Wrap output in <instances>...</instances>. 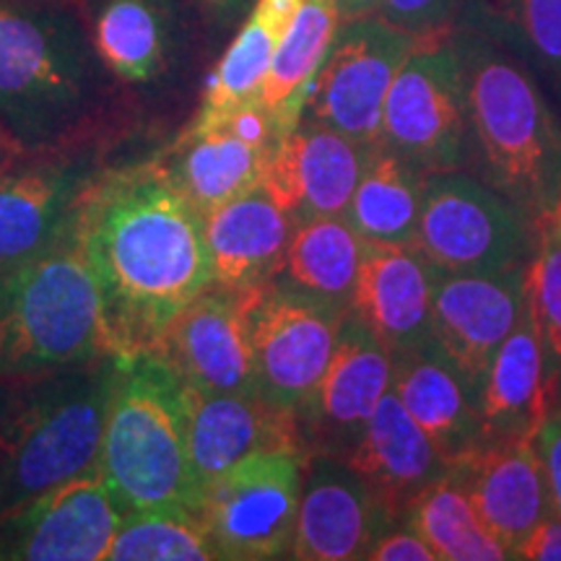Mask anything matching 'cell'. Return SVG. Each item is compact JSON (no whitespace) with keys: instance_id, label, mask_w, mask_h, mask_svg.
<instances>
[{"instance_id":"1","label":"cell","mask_w":561,"mask_h":561,"mask_svg":"<svg viewBox=\"0 0 561 561\" xmlns=\"http://www.w3.org/2000/svg\"><path fill=\"white\" fill-rule=\"evenodd\" d=\"M102 297L110 351L153 354L172 320L214 280L203 219L157 161L104 170L76 219Z\"/></svg>"},{"instance_id":"2","label":"cell","mask_w":561,"mask_h":561,"mask_svg":"<svg viewBox=\"0 0 561 561\" xmlns=\"http://www.w3.org/2000/svg\"><path fill=\"white\" fill-rule=\"evenodd\" d=\"M0 125L24 153L102 146L138 128L70 0H0Z\"/></svg>"},{"instance_id":"3","label":"cell","mask_w":561,"mask_h":561,"mask_svg":"<svg viewBox=\"0 0 561 561\" xmlns=\"http://www.w3.org/2000/svg\"><path fill=\"white\" fill-rule=\"evenodd\" d=\"M121 356L0 377V515L100 471Z\"/></svg>"},{"instance_id":"4","label":"cell","mask_w":561,"mask_h":561,"mask_svg":"<svg viewBox=\"0 0 561 561\" xmlns=\"http://www.w3.org/2000/svg\"><path fill=\"white\" fill-rule=\"evenodd\" d=\"M455 42L471 110L473 167L541 234L561 219V121L515 55L476 32Z\"/></svg>"},{"instance_id":"5","label":"cell","mask_w":561,"mask_h":561,"mask_svg":"<svg viewBox=\"0 0 561 561\" xmlns=\"http://www.w3.org/2000/svg\"><path fill=\"white\" fill-rule=\"evenodd\" d=\"M100 473L125 515L198 507L187 385L159 354L121 362L104 426Z\"/></svg>"},{"instance_id":"6","label":"cell","mask_w":561,"mask_h":561,"mask_svg":"<svg viewBox=\"0 0 561 561\" xmlns=\"http://www.w3.org/2000/svg\"><path fill=\"white\" fill-rule=\"evenodd\" d=\"M107 354L102 297L73 224L50 250L0 278V377L42 375Z\"/></svg>"},{"instance_id":"7","label":"cell","mask_w":561,"mask_h":561,"mask_svg":"<svg viewBox=\"0 0 561 561\" xmlns=\"http://www.w3.org/2000/svg\"><path fill=\"white\" fill-rule=\"evenodd\" d=\"M421 178L468 172L476 144L466 73L455 37L424 34L398 70L382 107L380 140Z\"/></svg>"},{"instance_id":"8","label":"cell","mask_w":561,"mask_h":561,"mask_svg":"<svg viewBox=\"0 0 561 561\" xmlns=\"http://www.w3.org/2000/svg\"><path fill=\"white\" fill-rule=\"evenodd\" d=\"M538 229L471 172L426 174L413 248L439 273H502L528 265Z\"/></svg>"},{"instance_id":"9","label":"cell","mask_w":561,"mask_h":561,"mask_svg":"<svg viewBox=\"0 0 561 561\" xmlns=\"http://www.w3.org/2000/svg\"><path fill=\"white\" fill-rule=\"evenodd\" d=\"M96 53L121 87L138 128L167 125V102L180 89L191 50L182 0H89Z\"/></svg>"},{"instance_id":"10","label":"cell","mask_w":561,"mask_h":561,"mask_svg":"<svg viewBox=\"0 0 561 561\" xmlns=\"http://www.w3.org/2000/svg\"><path fill=\"white\" fill-rule=\"evenodd\" d=\"M307 455L257 453L201 489L198 512L216 557L286 559L297 525Z\"/></svg>"},{"instance_id":"11","label":"cell","mask_w":561,"mask_h":561,"mask_svg":"<svg viewBox=\"0 0 561 561\" xmlns=\"http://www.w3.org/2000/svg\"><path fill=\"white\" fill-rule=\"evenodd\" d=\"M416 45V34L377 13L343 21L307 87L299 121L328 125L364 146H375L388 91Z\"/></svg>"},{"instance_id":"12","label":"cell","mask_w":561,"mask_h":561,"mask_svg":"<svg viewBox=\"0 0 561 561\" xmlns=\"http://www.w3.org/2000/svg\"><path fill=\"white\" fill-rule=\"evenodd\" d=\"M110 149L21 153L0 172V278L66 237L102 172Z\"/></svg>"},{"instance_id":"13","label":"cell","mask_w":561,"mask_h":561,"mask_svg":"<svg viewBox=\"0 0 561 561\" xmlns=\"http://www.w3.org/2000/svg\"><path fill=\"white\" fill-rule=\"evenodd\" d=\"M265 286H227L210 280L172 320L153 354L170 364L187 388L198 392H261L252 320Z\"/></svg>"},{"instance_id":"14","label":"cell","mask_w":561,"mask_h":561,"mask_svg":"<svg viewBox=\"0 0 561 561\" xmlns=\"http://www.w3.org/2000/svg\"><path fill=\"white\" fill-rule=\"evenodd\" d=\"M348 310L273 278L252 320L257 390L297 411L325 375Z\"/></svg>"},{"instance_id":"15","label":"cell","mask_w":561,"mask_h":561,"mask_svg":"<svg viewBox=\"0 0 561 561\" xmlns=\"http://www.w3.org/2000/svg\"><path fill=\"white\" fill-rule=\"evenodd\" d=\"M390 382L392 354L348 310L325 375L312 396L294 411L305 453L346 458L362 439Z\"/></svg>"},{"instance_id":"16","label":"cell","mask_w":561,"mask_h":561,"mask_svg":"<svg viewBox=\"0 0 561 561\" xmlns=\"http://www.w3.org/2000/svg\"><path fill=\"white\" fill-rule=\"evenodd\" d=\"M125 512L100 471L60 483L0 515V559L100 561Z\"/></svg>"},{"instance_id":"17","label":"cell","mask_w":561,"mask_h":561,"mask_svg":"<svg viewBox=\"0 0 561 561\" xmlns=\"http://www.w3.org/2000/svg\"><path fill=\"white\" fill-rule=\"evenodd\" d=\"M396 523L346 458L307 455L289 559L356 561Z\"/></svg>"},{"instance_id":"18","label":"cell","mask_w":561,"mask_h":561,"mask_svg":"<svg viewBox=\"0 0 561 561\" xmlns=\"http://www.w3.org/2000/svg\"><path fill=\"white\" fill-rule=\"evenodd\" d=\"M528 301V265L502 273H437L432 339L481 392L496 348Z\"/></svg>"},{"instance_id":"19","label":"cell","mask_w":561,"mask_h":561,"mask_svg":"<svg viewBox=\"0 0 561 561\" xmlns=\"http://www.w3.org/2000/svg\"><path fill=\"white\" fill-rule=\"evenodd\" d=\"M369 151L328 125L299 121L265 157L261 185L294 221L346 216Z\"/></svg>"},{"instance_id":"20","label":"cell","mask_w":561,"mask_h":561,"mask_svg":"<svg viewBox=\"0 0 561 561\" xmlns=\"http://www.w3.org/2000/svg\"><path fill=\"white\" fill-rule=\"evenodd\" d=\"M536 430L483 442L479 450L455 462L476 512L491 536L512 551L549 515L551 496Z\"/></svg>"},{"instance_id":"21","label":"cell","mask_w":561,"mask_h":561,"mask_svg":"<svg viewBox=\"0 0 561 561\" xmlns=\"http://www.w3.org/2000/svg\"><path fill=\"white\" fill-rule=\"evenodd\" d=\"M191 458L198 489L257 453H305L297 413L261 392L187 388Z\"/></svg>"},{"instance_id":"22","label":"cell","mask_w":561,"mask_h":561,"mask_svg":"<svg viewBox=\"0 0 561 561\" xmlns=\"http://www.w3.org/2000/svg\"><path fill=\"white\" fill-rule=\"evenodd\" d=\"M390 388L450 466L486 442L479 388L434 339L392 354Z\"/></svg>"},{"instance_id":"23","label":"cell","mask_w":561,"mask_h":561,"mask_svg":"<svg viewBox=\"0 0 561 561\" xmlns=\"http://www.w3.org/2000/svg\"><path fill=\"white\" fill-rule=\"evenodd\" d=\"M437 273L413 244L367 242L351 297V312L390 354L424 346L432 341V297Z\"/></svg>"},{"instance_id":"24","label":"cell","mask_w":561,"mask_h":561,"mask_svg":"<svg viewBox=\"0 0 561 561\" xmlns=\"http://www.w3.org/2000/svg\"><path fill=\"white\" fill-rule=\"evenodd\" d=\"M346 462L367 481L396 523L403 520L421 491L450 468L392 388L382 396Z\"/></svg>"},{"instance_id":"25","label":"cell","mask_w":561,"mask_h":561,"mask_svg":"<svg viewBox=\"0 0 561 561\" xmlns=\"http://www.w3.org/2000/svg\"><path fill=\"white\" fill-rule=\"evenodd\" d=\"M265 157L268 151L237 138L214 117L198 112L153 161L203 219L210 208L255 191L263 180Z\"/></svg>"},{"instance_id":"26","label":"cell","mask_w":561,"mask_h":561,"mask_svg":"<svg viewBox=\"0 0 561 561\" xmlns=\"http://www.w3.org/2000/svg\"><path fill=\"white\" fill-rule=\"evenodd\" d=\"M294 227V216L263 185L210 208L203 216V234L214 280L227 286L271 284L284 265Z\"/></svg>"},{"instance_id":"27","label":"cell","mask_w":561,"mask_h":561,"mask_svg":"<svg viewBox=\"0 0 561 561\" xmlns=\"http://www.w3.org/2000/svg\"><path fill=\"white\" fill-rule=\"evenodd\" d=\"M546 354L549 348L528 297L520 320L496 348L481 382L483 439H504L541 424L553 403Z\"/></svg>"},{"instance_id":"28","label":"cell","mask_w":561,"mask_h":561,"mask_svg":"<svg viewBox=\"0 0 561 561\" xmlns=\"http://www.w3.org/2000/svg\"><path fill=\"white\" fill-rule=\"evenodd\" d=\"M367 240L346 216H312L294 227L278 280L351 310Z\"/></svg>"},{"instance_id":"29","label":"cell","mask_w":561,"mask_h":561,"mask_svg":"<svg viewBox=\"0 0 561 561\" xmlns=\"http://www.w3.org/2000/svg\"><path fill=\"white\" fill-rule=\"evenodd\" d=\"M339 24V0H305L286 37L280 39L261 89V102L276 117L280 138L297 128L307 87L318 73Z\"/></svg>"},{"instance_id":"30","label":"cell","mask_w":561,"mask_h":561,"mask_svg":"<svg viewBox=\"0 0 561 561\" xmlns=\"http://www.w3.org/2000/svg\"><path fill=\"white\" fill-rule=\"evenodd\" d=\"M424 178L396 151L375 144L369 151L346 219L367 242L413 244Z\"/></svg>"},{"instance_id":"31","label":"cell","mask_w":561,"mask_h":561,"mask_svg":"<svg viewBox=\"0 0 561 561\" xmlns=\"http://www.w3.org/2000/svg\"><path fill=\"white\" fill-rule=\"evenodd\" d=\"M305 0H257L219 66L210 70L201 110H227L261 100V89L276 58L280 39L289 32Z\"/></svg>"},{"instance_id":"32","label":"cell","mask_w":561,"mask_h":561,"mask_svg":"<svg viewBox=\"0 0 561 561\" xmlns=\"http://www.w3.org/2000/svg\"><path fill=\"white\" fill-rule=\"evenodd\" d=\"M403 520L421 533L437 561L510 559L507 549L483 525L455 468H447V473L421 491Z\"/></svg>"},{"instance_id":"33","label":"cell","mask_w":561,"mask_h":561,"mask_svg":"<svg viewBox=\"0 0 561 561\" xmlns=\"http://www.w3.org/2000/svg\"><path fill=\"white\" fill-rule=\"evenodd\" d=\"M112 561H210L216 557L198 512L144 510L128 512L112 538Z\"/></svg>"},{"instance_id":"34","label":"cell","mask_w":561,"mask_h":561,"mask_svg":"<svg viewBox=\"0 0 561 561\" xmlns=\"http://www.w3.org/2000/svg\"><path fill=\"white\" fill-rule=\"evenodd\" d=\"M496 34L561 100V0H494Z\"/></svg>"},{"instance_id":"35","label":"cell","mask_w":561,"mask_h":561,"mask_svg":"<svg viewBox=\"0 0 561 561\" xmlns=\"http://www.w3.org/2000/svg\"><path fill=\"white\" fill-rule=\"evenodd\" d=\"M541 234L543 242L528 263V297L546 348L561 362V219Z\"/></svg>"},{"instance_id":"36","label":"cell","mask_w":561,"mask_h":561,"mask_svg":"<svg viewBox=\"0 0 561 561\" xmlns=\"http://www.w3.org/2000/svg\"><path fill=\"white\" fill-rule=\"evenodd\" d=\"M460 5L462 0H380L377 16L424 37V34L450 32Z\"/></svg>"},{"instance_id":"37","label":"cell","mask_w":561,"mask_h":561,"mask_svg":"<svg viewBox=\"0 0 561 561\" xmlns=\"http://www.w3.org/2000/svg\"><path fill=\"white\" fill-rule=\"evenodd\" d=\"M369 561H437L432 546L405 520L392 523L367 553Z\"/></svg>"},{"instance_id":"38","label":"cell","mask_w":561,"mask_h":561,"mask_svg":"<svg viewBox=\"0 0 561 561\" xmlns=\"http://www.w3.org/2000/svg\"><path fill=\"white\" fill-rule=\"evenodd\" d=\"M536 445L541 453L546 483H549L551 510L561 517V403L549 405L536 432Z\"/></svg>"},{"instance_id":"39","label":"cell","mask_w":561,"mask_h":561,"mask_svg":"<svg viewBox=\"0 0 561 561\" xmlns=\"http://www.w3.org/2000/svg\"><path fill=\"white\" fill-rule=\"evenodd\" d=\"M512 559L523 561H561V517L549 512L541 523L512 551Z\"/></svg>"},{"instance_id":"40","label":"cell","mask_w":561,"mask_h":561,"mask_svg":"<svg viewBox=\"0 0 561 561\" xmlns=\"http://www.w3.org/2000/svg\"><path fill=\"white\" fill-rule=\"evenodd\" d=\"M377 9H380V0H339L341 24L343 21L371 16V13H377Z\"/></svg>"},{"instance_id":"41","label":"cell","mask_w":561,"mask_h":561,"mask_svg":"<svg viewBox=\"0 0 561 561\" xmlns=\"http://www.w3.org/2000/svg\"><path fill=\"white\" fill-rule=\"evenodd\" d=\"M21 153H24L21 151V146L9 136V130L0 125V172L9 170V167L21 157Z\"/></svg>"},{"instance_id":"42","label":"cell","mask_w":561,"mask_h":561,"mask_svg":"<svg viewBox=\"0 0 561 561\" xmlns=\"http://www.w3.org/2000/svg\"><path fill=\"white\" fill-rule=\"evenodd\" d=\"M203 3L214 5V9H219V11H234L242 0H203Z\"/></svg>"}]
</instances>
